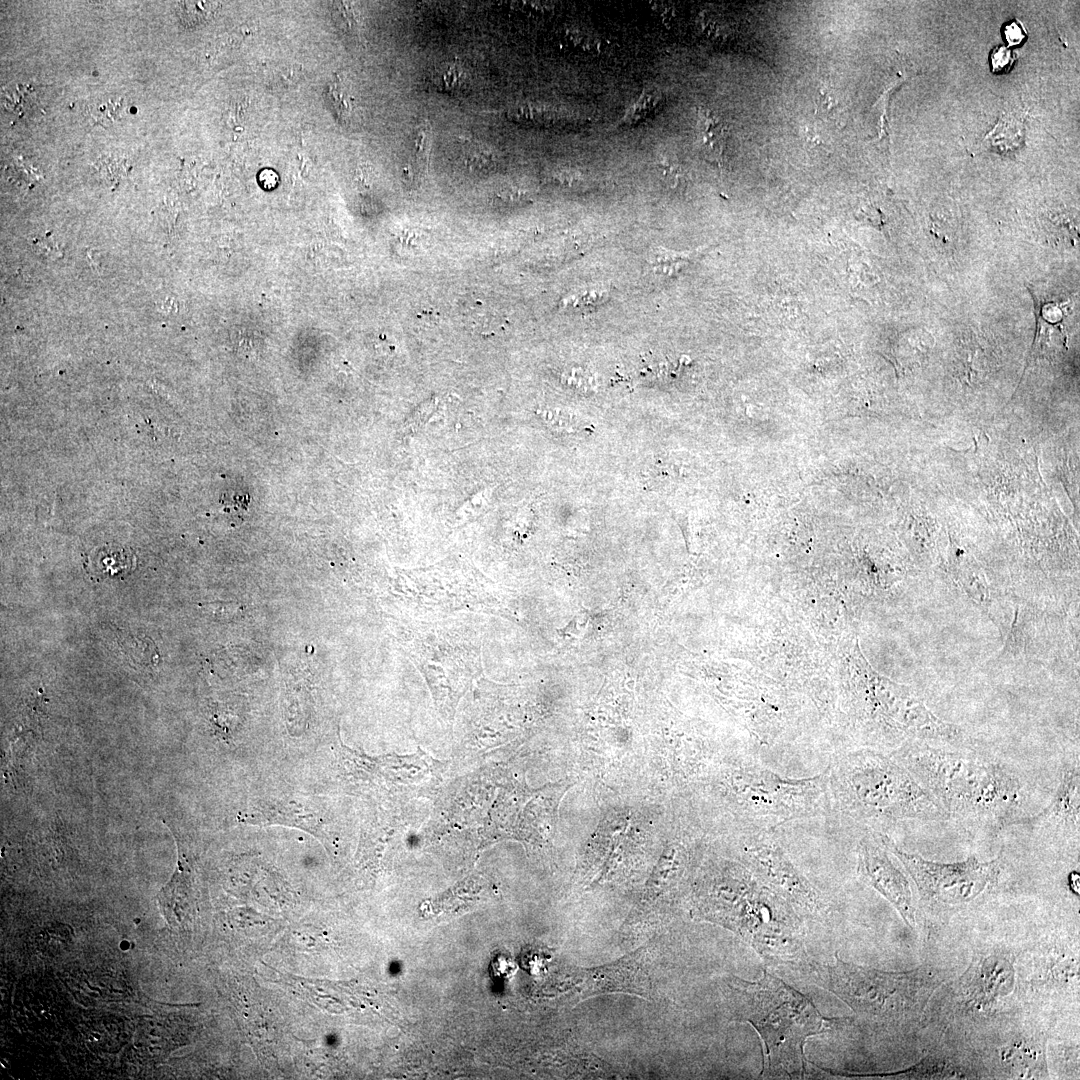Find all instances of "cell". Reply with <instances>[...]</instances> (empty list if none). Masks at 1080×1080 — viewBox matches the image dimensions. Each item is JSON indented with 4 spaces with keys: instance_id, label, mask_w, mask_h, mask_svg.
Returning a JSON list of instances; mask_svg holds the SVG:
<instances>
[{
    "instance_id": "cell-1",
    "label": "cell",
    "mask_w": 1080,
    "mask_h": 1080,
    "mask_svg": "<svg viewBox=\"0 0 1080 1080\" xmlns=\"http://www.w3.org/2000/svg\"><path fill=\"white\" fill-rule=\"evenodd\" d=\"M890 755L912 774L947 818L988 829L1018 820L1022 783L1005 766L922 741L905 743Z\"/></svg>"
},
{
    "instance_id": "cell-2",
    "label": "cell",
    "mask_w": 1080,
    "mask_h": 1080,
    "mask_svg": "<svg viewBox=\"0 0 1080 1080\" xmlns=\"http://www.w3.org/2000/svg\"><path fill=\"white\" fill-rule=\"evenodd\" d=\"M830 817L882 829L906 820L947 816L912 774L890 754L867 748L835 752L826 770Z\"/></svg>"
},
{
    "instance_id": "cell-3",
    "label": "cell",
    "mask_w": 1080,
    "mask_h": 1080,
    "mask_svg": "<svg viewBox=\"0 0 1080 1080\" xmlns=\"http://www.w3.org/2000/svg\"><path fill=\"white\" fill-rule=\"evenodd\" d=\"M725 984L736 1019L750 1023L764 1043L761 1075L782 1069L791 1078L803 1077L805 1041L824 1032L831 1021L809 998L766 970L757 981L731 975Z\"/></svg>"
},
{
    "instance_id": "cell-4",
    "label": "cell",
    "mask_w": 1080,
    "mask_h": 1080,
    "mask_svg": "<svg viewBox=\"0 0 1080 1080\" xmlns=\"http://www.w3.org/2000/svg\"><path fill=\"white\" fill-rule=\"evenodd\" d=\"M727 803L740 830H773L785 823L830 817L825 771L806 778L783 777L748 761L726 776Z\"/></svg>"
},
{
    "instance_id": "cell-5",
    "label": "cell",
    "mask_w": 1080,
    "mask_h": 1080,
    "mask_svg": "<svg viewBox=\"0 0 1080 1080\" xmlns=\"http://www.w3.org/2000/svg\"><path fill=\"white\" fill-rule=\"evenodd\" d=\"M818 984L830 990L856 1013L881 1018H901L920 1012L940 979L927 967L888 972L835 962L819 967Z\"/></svg>"
},
{
    "instance_id": "cell-6",
    "label": "cell",
    "mask_w": 1080,
    "mask_h": 1080,
    "mask_svg": "<svg viewBox=\"0 0 1080 1080\" xmlns=\"http://www.w3.org/2000/svg\"><path fill=\"white\" fill-rule=\"evenodd\" d=\"M880 835L914 881L921 898L933 906L951 908L967 904L996 884L1001 873L1002 854L985 862L975 856L961 862H935L905 851L884 833Z\"/></svg>"
},
{
    "instance_id": "cell-7",
    "label": "cell",
    "mask_w": 1080,
    "mask_h": 1080,
    "mask_svg": "<svg viewBox=\"0 0 1080 1080\" xmlns=\"http://www.w3.org/2000/svg\"><path fill=\"white\" fill-rule=\"evenodd\" d=\"M738 846L745 867L786 901L810 910L822 907L820 894L790 861L773 830H740Z\"/></svg>"
},
{
    "instance_id": "cell-8",
    "label": "cell",
    "mask_w": 1080,
    "mask_h": 1080,
    "mask_svg": "<svg viewBox=\"0 0 1080 1080\" xmlns=\"http://www.w3.org/2000/svg\"><path fill=\"white\" fill-rule=\"evenodd\" d=\"M649 970L648 948L641 947L612 963L574 971L570 989L576 1001L616 993L648 999L652 991Z\"/></svg>"
},
{
    "instance_id": "cell-9",
    "label": "cell",
    "mask_w": 1080,
    "mask_h": 1080,
    "mask_svg": "<svg viewBox=\"0 0 1080 1080\" xmlns=\"http://www.w3.org/2000/svg\"><path fill=\"white\" fill-rule=\"evenodd\" d=\"M857 872L899 912L910 927L915 926V908L910 884L893 863L880 832L865 831L857 846Z\"/></svg>"
},
{
    "instance_id": "cell-10",
    "label": "cell",
    "mask_w": 1080,
    "mask_h": 1080,
    "mask_svg": "<svg viewBox=\"0 0 1080 1080\" xmlns=\"http://www.w3.org/2000/svg\"><path fill=\"white\" fill-rule=\"evenodd\" d=\"M1014 977L1011 960L1003 954H991L966 973V997L978 1007L988 1006L1012 991Z\"/></svg>"
},
{
    "instance_id": "cell-11",
    "label": "cell",
    "mask_w": 1080,
    "mask_h": 1080,
    "mask_svg": "<svg viewBox=\"0 0 1080 1080\" xmlns=\"http://www.w3.org/2000/svg\"><path fill=\"white\" fill-rule=\"evenodd\" d=\"M1080 776L1078 765L1063 771L1058 788L1048 806L1041 812L1019 818L1015 824L1030 826L1052 825L1079 832Z\"/></svg>"
},
{
    "instance_id": "cell-12",
    "label": "cell",
    "mask_w": 1080,
    "mask_h": 1080,
    "mask_svg": "<svg viewBox=\"0 0 1080 1080\" xmlns=\"http://www.w3.org/2000/svg\"><path fill=\"white\" fill-rule=\"evenodd\" d=\"M1003 1067L1015 1078H1044L1048 1076L1045 1046L1036 1038L1016 1040L1001 1050Z\"/></svg>"
},
{
    "instance_id": "cell-13",
    "label": "cell",
    "mask_w": 1080,
    "mask_h": 1080,
    "mask_svg": "<svg viewBox=\"0 0 1080 1080\" xmlns=\"http://www.w3.org/2000/svg\"><path fill=\"white\" fill-rule=\"evenodd\" d=\"M698 144L704 156L720 164L724 157L728 138L726 123L712 110L698 108Z\"/></svg>"
},
{
    "instance_id": "cell-14",
    "label": "cell",
    "mask_w": 1080,
    "mask_h": 1080,
    "mask_svg": "<svg viewBox=\"0 0 1080 1080\" xmlns=\"http://www.w3.org/2000/svg\"><path fill=\"white\" fill-rule=\"evenodd\" d=\"M959 1075H961V1073L958 1072L957 1068L950 1061L938 1057H927L906 1070L885 1074H869L867 1076H897L898 1078L944 1079L956 1078Z\"/></svg>"
},
{
    "instance_id": "cell-15",
    "label": "cell",
    "mask_w": 1080,
    "mask_h": 1080,
    "mask_svg": "<svg viewBox=\"0 0 1080 1080\" xmlns=\"http://www.w3.org/2000/svg\"><path fill=\"white\" fill-rule=\"evenodd\" d=\"M134 558L131 552L121 547H103L93 553L90 558L91 567L98 574L115 576L130 570Z\"/></svg>"
},
{
    "instance_id": "cell-16",
    "label": "cell",
    "mask_w": 1080,
    "mask_h": 1080,
    "mask_svg": "<svg viewBox=\"0 0 1080 1080\" xmlns=\"http://www.w3.org/2000/svg\"><path fill=\"white\" fill-rule=\"evenodd\" d=\"M126 112L124 98L118 96H103L91 101L86 108V114L93 124L108 127L123 118Z\"/></svg>"
},
{
    "instance_id": "cell-17",
    "label": "cell",
    "mask_w": 1080,
    "mask_h": 1080,
    "mask_svg": "<svg viewBox=\"0 0 1080 1080\" xmlns=\"http://www.w3.org/2000/svg\"><path fill=\"white\" fill-rule=\"evenodd\" d=\"M38 96L29 85L17 84L9 86L2 93V104L6 110L25 117L34 113L38 108Z\"/></svg>"
},
{
    "instance_id": "cell-18",
    "label": "cell",
    "mask_w": 1080,
    "mask_h": 1080,
    "mask_svg": "<svg viewBox=\"0 0 1080 1080\" xmlns=\"http://www.w3.org/2000/svg\"><path fill=\"white\" fill-rule=\"evenodd\" d=\"M218 4L216 2L182 1L178 2L177 14L183 24L195 26L212 18Z\"/></svg>"
},
{
    "instance_id": "cell-19",
    "label": "cell",
    "mask_w": 1080,
    "mask_h": 1080,
    "mask_svg": "<svg viewBox=\"0 0 1080 1080\" xmlns=\"http://www.w3.org/2000/svg\"><path fill=\"white\" fill-rule=\"evenodd\" d=\"M329 97L336 113L348 117L352 110V97L341 83L334 82L329 89Z\"/></svg>"
},
{
    "instance_id": "cell-20",
    "label": "cell",
    "mask_w": 1080,
    "mask_h": 1080,
    "mask_svg": "<svg viewBox=\"0 0 1080 1080\" xmlns=\"http://www.w3.org/2000/svg\"><path fill=\"white\" fill-rule=\"evenodd\" d=\"M1015 60L1016 56L1009 48L1005 46L994 48L990 54L992 72L997 74L1008 72Z\"/></svg>"
},
{
    "instance_id": "cell-21",
    "label": "cell",
    "mask_w": 1080,
    "mask_h": 1080,
    "mask_svg": "<svg viewBox=\"0 0 1080 1080\" xmlns=\"http://www.w3.org/2000/svg\"><path fill=\"white\" fill-rule=\"evenodd\" d=\"M658 165L664 180L668 184L675 186L678 183L679 178L681 177L682 171L681 166L678 164V162L674 158H671L669 155L662 154L660 155Z\"/></svg>"
},
{
    "instance_id": "cell-22",
    "label": "cell",
    "mask_w": 1080,
    "mask_h": 1080,
    "mask_svg": "<svg viewBox=\"0 0 1080 1080\" xmlns=\"http://www.w3.org/2000/svg\"><path fill=\"white\" fill-rule=\"evenodd\" d=\"M462 72L454 66L440 68L436 74L439 86L447 90L456 89L463 82Z\"/></svg>"
},
{
    "instance_id": "cell-23",
    "label": "cell",
    "mask_w": 1080,
    "mask_h": 1080,
    "mask_svg": "<svg viewBox=\"0 0 1080 1080\" xmlns=\"http://www.w3.org/2000/svg\"><path fill=\"white\" fill-rule=\"evenodd\" d=\"M1003 35L1010 46L1020 45L1026 38V31L1018 20L1010 21L1003 27Z\"/></svg>"
},
{
    "instance_id": "cell-24",
    "label": "cell",
    "mask_w": 1080,
    "mask_h": 1080,
    "mask_svg": "<svg viewBox=\"0 0 1080 1080\" xmlns=\"http://www.w3.org/2000/svg\"><path fill=\"white\" fill-rule=\"evenodd\" d=\"M569 36L575 44L583 47L585 50H595L599 45L598 39L585 30H580L578 28L570 29Z\"/></svg>"
},
{
    "instance_id": "cell-25",
    "label": "cell",
    "mask_w": 1080,
    "mask_h": 1080,
    "mask_svg": "<svg viewBox=\"0 0 1080 1080\" xmlns=\"http://www.w3.org/2000/svg\"><path fill=\"white\" fill-rule=\"evenodd\" d=\"M1068 881L1071 884L1070 885L1071 891H1073L1074 894L1078 895L1079 894V875H1078V873H1075V872L1072 873L1070 875Z\"/></svg>"
}]
</instances>
